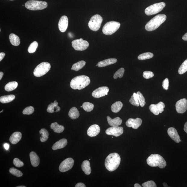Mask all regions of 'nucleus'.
I'll use <instances>...</instances> for the list:
<instances>
[{
  "label": "nucleus",
  "instance_id": "obj_40",
  "mask_svg": "<svg viewBox=\"0 0 187 187\" xmlns=\"http://www.w3.org/2000/svg\"><path fill=\"white\" fill-rule=\"evenodd\" d=\"M9 171L11 174L17 177H21L23 175V173L21 172L14 168H11L9 169Z\"/></svg>",
  "mask_w": 187,
  "mask_h": 187
},
{
  "label": "nucleus",
  "instance_id": "obj_13",
  "mask_svg": "<svg viewBox=\"0 0 187 187\" xmlns=\"http://www.w3.org/2000/svg\"><path fill=\"white\" fill-rule=\"evenodd\" d=\"M177 113L183 114L187 109V100L186 99H181L178 101L175 105Z\"/></svg>",
  "mask_w": 187,
  "mask_h": 187
},
{
  "label": "nucleus",
  "instance_id": "obj_55",
  "mask_svg": "<svg viewBox=\"0 0 187 187\" xmlns=\"http://www.w3.org/2000/svg\"><path fill=\"white\" fill-rule=\"evenodd\" d=\"M134 186L135 187H141V186L140 184L136 183L135 184Z\"/></svg>",
  "mask_w": 187,
  "mask_h": 187
},
{
  "label": "nucleus",
  "instance_id": "obj_1",
  "mask_svg": "<svg viewBox=\"0 0 187 187\" xmlns=\"http://www.w3.org/2000/svg\"><path fill=\"white\" fill-rule=\"evenodd\" d=\"M120 162L121 157L118 153H111L106 159L105 166L109 171L113 172L117 169Z\"/></svg>",
  "mask_w": 187,
  "mask_h": 187
},
{
  "label": "nucleus",
  "instance_id": "obj_16",
  "mask_svg": "<svg viewBox=\"0 0 187 187\" xmlns=\"http://www.w3.org/2000/svg\"><path fill=\"white\" fill-rule=\"evenodd\" d=\"M68 25V18L66 16H63L60 18L58 23V27L60 31L62 32H65L66 31Z\"/></svg>",
  "mask_w": 187,
  "mask_h": 187
},
{
  "label": "nucleus",
  "instance_id": "obj_2",
  "mask_svg": "<svg viewBox=\"0 0 187 187\" xmlns=\"http://www.w3.org/2000/svg\"><path fill=\"white\" fill-rule=\"evenodd\" d=\"M90 82V79L88 77L85 75L79 76L72 79L70 86L74 90H81L89 85Z\"/></svg>",
  "mask_w": 187,
  "mask_h": 187
},
{
  "label": "nucleus",
  "instance_id": "obj_44",
  "mask_svg": "<svg viewBox=\"0 0 187 187\" xmlns=\"http://www.w3.org/2000/svg\"><path fill=\"white\" fill-rule=\"evenodd\" d=\"M13 163L14 165L17 167H22L24 165V163L17 158L14 159Z\"/></svg>",
  "mask_w": 187,
  "mask_h": 187
},
{
  "label": "nucleus",
  "instance_id": "obj_57",
  "mask_svg": "<svg viewBox=\"0 0 187 187\" xmlns=\"http://www.w3.org/2000/svg\"><path fill=\"white\" fill-rule=\"evenodd\" d=\"M17 187H26L25 186H17Z\"/></svg>",
  "mask_w": 187,
  "mask_h": 187
},
{
  "label": "nucleus",
  "instance_id": "obj_22",
  "mask_svg": "<svg viewBox=\"0 0 187 187\" xmlns=\"http://www.w3.org/2000/svg\"><path fill=\"white\" fill-rule=\"evenodd\" d=\"M67 144V140L65 139H62L57 141L53 145L52 149L53 150L62 149L64 148Z\"/></svg>",
  "mask_w": 187,
  "mask_h": 187
},
{
  "label": "nucleus",
  "instance_id": "obj_43",
  "mask_svg": "<svg viewBox=\"0 0 187 187\" xmlns=\"http://www.w3.org/2000/svg\"><path fill=\"white\" fill-rule=\"evenodd\" d=\"M34 109L33 107L30 106L27 107L23 111V114L25 115H30L33 113Z\"/></svg>",
  "mask_w": 187,
  "mask_h": 187
},
{
  "label": "nucleus",
  "instance_id": "obj_42",
  "mask_svg": "<svg viewBox=\"0 0 187 187\" xmlns=\"http://www.w3.org/2000/svg\"><path fill=\"white\" fill-rule=\"evenodd\" d=\"M149 109L152 113L155 115H158L160 113L156 104H151L149 106Z\"/></svg>",
  "mask_w": 187,
  "mask_h": 187
},
{
  "label": "nucleus",
  "instance_id": "obj_3",
  "mask_svg": "<svg viewBox=\"0 0 187 187\" xmlns=\"http://www.w3.org/2000/svg\"><path fill=\"white\" fill-rule=\"evenodd\" d=\"M166 18V16L163 14L155 16L147 23L145 29L148 31H154L165 21Z\"/></svg>",
  "mask_w": 187,
  "mask_h": 187
},
{
  "label": "nucleus",
  "instance_id": "obj_9",
  "mask_svg": "<svg viewBox=\"0 0 187 187\" xmlns=\"http://www.w3.org/2000/svg\"><path fill=\"white\" fill-rule=\"evenodd\" d=\"M165 6L166 4L163 2L154 4L145 9V13L148 16L155 14L162 11Z\"/></svg>",
  "mask_w": 187,
  "mask_h": 187
},
{
  "label": "nucleus",
  "instance_id": "obj_6",
  "mask_svg": "<svg viewBox=\"0 0 187 187\" xmlns=\"http://www.w3.org/2000/svg\"><path fill=\"white\" fill-rule=\"evenodd\" d=\"M120 23L111 21L107 22L103 28V33L106 35H111L115 33L120 27Z\"/></svg>",
  "mask_w": 187,
  "mask_h": 187
},
{
  "label": "nucleus",
  "instance_id": "obj_33",
  "mask_svg": "<svg viewBox=\"0 0 187 187\" xmlns=\"http://www.w3.org/2000/svg\"><path fill=\"white\" fill-rule=\"evenodd\" d=\"M39 132L40 134L41 135V137L40 138L41 141L43 142L47 141V140L48 139L49 135L47 130L45 128H42L40 131Z\"/></svg>",
  "mask_w": 187,
  "mask_h": 187
},
{
  "label": "nucleus",
  "instance_id": "obj_45",
  "mask_svg": "<svg viewBox=\"0 0 187 187\" xmlns=\"http://www.w3.org/2000/svg\"><path fill=\"white\" fill-rule=\"evenodd\" d=\"M144 187H156V185L155 182L152 181H150L144 182L142 184Z\"/></svg>",
  "mask_w": 187,
  "mask_h": 187
},
{
  "label": "nucleus",
  "instance_id": "obj_23",
  "mask_svg": "<svg viewBox=\"0 0 187 187\" xmlns=\"http://www.w3.org/2000/svg\"><path fill=\"white\" fill-rule=\"evenodd\" d=\"M107 120L109 125L111 127H115L120 125L122 123V120L119 117H116L113 119H111L109 116L107 117Z\"/></svg>",
  "mask_w": 187,
  "mask_h": 187
},
{
  "label": "nucleus",
  "instance_id": "obj_54",
  "mask_svg": "<svg viewBox=\"0 0 187 187\" xmlns=\"http://www.w3.org/2000/svg\"><path fill=\"white\" fill-rule=\"evenodd\" d=\"M4 73L3 72H0V80H1L3 76Z\"/></svg>",
  "mask_w": 187,
  "mask_h": 187
},
{
  "label": "nucleus",
  "instance_id": "obj_50",
  "mask_svg": "<svg viewBox=\"0 0 187 187\" xmlns=\"http://www.w3.org/2000/svg\"><path fill=\"white\" fill-rule=\"evenodd\" d=\"M5 55V53L4 52H1L0 53V61L1 62V61L3 59Z\"/></svg>",
  "mask_w": 187,
  "mask_h": 187
},
{
  "label": "nucleus",
  "instance_id": "obj_5",
  "mask_svg": "<svg viewBox=\"0 0 187 187\" xmlns=\"http://www.w3.org/2000/svg\"><path fill=\"white\" fill-rule=\"evenodd\" d=\"M48 6L46 2L31 0L28 1L25 4V8L31 11L41 10Z\"/></svg>",
  "mask_w": 187,
  "mask_h": 187
},
{
  "label": "nucleus",
  "instance_id": "obj_56",
  "mask_svg": "<svg viewBox=\"0 0 187 187\" xmlns=\"http://www.w3.org/2000/svg\"><path fill=\"white\" fill-rule=\"evenodd\" d=\"M163 186L164 187H168L167 185V184L166 183H163Z\"/></svg>",
  "mask_w": 187,
  "mask_h": 187
},
{
  "label": "nucleus",
  "instance_id": "obj_38",
  "mask_svg": "<svg viewBox=\"0 0 187 187\" xmlns=\"http://www.w3.org/2000/svg\"><path fill=\"white\" fill-rule=\"evenodd\" d=\"M129 102L133 106H140L139 103L137 99V94L135 93H134L132 96Z\"/></svg>",
  "mask_w": 187,
  "mask_h": 187
},
{
  "label": "nucleus",
  "instance_id": "obj_26",
  "mask_svg": "<svg viewBox=\"0 0 187 187\" xmlns=\"http://www.w3.org/2000/svg\"><path fill=\"white\" fill-rule=\"evenodd\" d=\"M9 40L12 45L17 46L20 43V39L19 37L15 34L11 33L9 36Z\"/></svg>",
  "mask_w": 187,
  "mask_h": 187
},
{
  "label": "nucleus",
  "instance_id": "obj_30",
  "mask_svg": "<svg viewBox=\"0 0 187 187\" xmlns=\"http://www.w3.org/2000/svg\"><path fill=\"white\" fill-rule=\"evenodd\" d=\"M123 106L122 103L121 102H116L112 105L111 107L112 111L114 113H118L122 108Z\"/></svg>",
  "mask_w": 187,
  "mask_h": 187
},
{
  "label": "nucleus",
  "instance_id": "obj_51",
  "mask_svg": "<svg viewBox=\"0 0 187 187\" xmlns=\"http://www.w3.org/2000/svg\"><path fill=\"white\" fill-rule=\"evenodd\" d=\"M182 39L183 40L185 41H187V33L185 34L183 37H182Z\"/></svg>",
  "mask_w": 187,
  "mask_h": 187
},
{
  "label": "nucleus",
  "instance_id": "obj_46",
  "mask_svg": "<svg viewBox=\"0 0 187 187\" xmlns=\"http://www.w3.org/2000/svg\"><path fill=\"white\" fill-rule=\"evenodd\" d=\"M154 75V74L153 72L151 71H146L143 72V77L144 78L146 79H148L152 78Z\"/></svg>",
  "mask_w": 187,
  "mask_h": 187
},
{
  "label": "nucleus",
  "instance_id": "obj_36",
  "mask_svg": "<svg viewBox=\"0 0 187 187\" xmlns=\"http://www.w3.org/2000/svg\"><path fill=\"white\" fill-rule=\"evenodd\" d=\"M82 107L84 110L86 112H90L93 109L94 105L90 102H85L83 104Z\"/></svg>",
  "mask_w": 187,
  "mask_h": 187
},
{
  "label": "nucleus",
  "instance_id": "obj_19",
  "mask_svg": "<svg viewBox=\"0 0 187 187\" xmlns=\"http://www.w3.org/2000/svg\"><path fill=\"white\" fill-rule=\"evenodd\" d=\"M30 157L32 165L34 167L38 166L40 160L34 151L31 152L30 154Z\"/></svg>",
  "mask_w": 187,
  "mask_h": 187
},
{
  "label": "nucleus",
  "instance_id": "obj_47",
  "mask_svg": "<svg viewBox=\"0 0 187 187\" xmlns=\"http://www.w3.org/2000/svg\"><path fill=\"white\" fill-rule=\"evenodd\" d=\"M156 105L157 106L160 113H162L163 111H164V108L165 107L164 103L162 102H160Z\"/></svg>",
  "mask_w": 187,
  "mask_h": 187
},
{
  "label": "nucleus",
  "instance_id": "obj_28",
  "mask_svg": "<svg viewBox=\"0 0 187 187\" xmlns=\"http://www.w3.org/2000/svg\"><path fill=\"white\" fill-rule=\"evenodd\" d=\"M68 115L70 118L74 120L78 118L80 114L78 109L76 107H74L70 110Z\"/></svg>",
  "mask_w": 187,
  "mask_h": 187
},
{
  "label": "nucleus",
  "instance_id": "obj_8",
  "mask_svg": "<svg viewBox=\"0 0 187 187\" xmlns=\"http://www.w3.org/2000/svg\"><path fill=\"white\" fill-rule=\"evenodd\" d=\"M103 21L102 16L99 14L94 15L88 23L90 29L94 31H97L100 29Z\"/></svg>",
  "mask_w": 187,
  "mask_h": 187
},
{
  "label": "nucleus",
  "instance_id": "obj_29",
  "mask_svg": "<svg viewBox=\"0 0 187 187\" xmlns=\"http://www.w3.org/2000/svg\"><path fill=\"white\" fill-rule=\"evenodd\" d=\"M15 98V96L14 95L3 96L0 97V102L2 103H7L12 101Z\"/></svg>",
  "mask_w": 187,
  "mask_h": 187
},
{
  "label": "nucleus",
  "instance_id": "obj_37",
  "mask_svg": "<svg viewBox=\"0 0 187 187\" xmlns=\"http://www.w3.org/2000/svg\"><path fill=\"white\" fill-rule=\"evenodd\" d=\"M187 71V59L182 63L178 70L179 74H182L185 73Z\"/></svg>",
  "mask_w": 187,
  "mask_h": 187
},
{
  "label": "nucleus",
  "instance_id": "obj_10",
  "mask_svg": "<svg viewBox=\"0 0 187 187\" xmlns=\"http://www.w3.org/2000/svg\"><path fill=\"white\" fill-rule=\"evenodd\" d=\"M89 46L87 41L83 39H76L72 42V46L74 50L77 51H84L87 49Z\"/></svg>",
  "mask_w": 187,
  "mask_h": 187
},
{
  "label": "nucleus",
  "instance_id": "obj_61",
  "mask_svg": "<svg viewBox=\"0 0 187 187\" xmlns=\"http://www.w3.org/2000/svg\"><path fill=\"white\" fill-rule=\"evenodd\" d=\"M82 107V106H81V107Z\"/></svg>",
  "mask_w": 187,
  "mask_h": 187
},
{
  "label": "nucleus",
  "instance_id": "obj_27",
  "mask_svg": "<svg viewBox=\"0 0 187 187\" xmlns=\"http://www.w3.org/2000/svg\"><path fill=\"white\" fill-rule=\"evenodd\" d=\"M50 127L54 132L56 133H59V134L63 132L65 129L64 126L59 125L56 122L51 124Z\"/></svg>",
  "mask_w": 187,
  "mask_h": 187
},
{
  "label": "nucleus",
  "instance_id": "obj_17",
  "mask_svg": "<svg viewBox=\"0 0 187 187\" xmlns=\"http://www.w3.org/2000/svg\"><path fill=\"white\" fill-rule=\"evenodd\" d=\"M168 134L171 138L177 143L180 142V138L177 132V130L174 128L171 127L168 128Z\"/></svg>",
  "mask_w": 187,
  "mask_h": 187
},
{
  "label": "nucleus",
  "instance_id": "obj_59",
  "mask_svg": "<svg viewBox=\"0 0 187 187\" xmlns=\"http://www.w3.org/2000/svg\"><path fill=\"white\" fill-rule=\"evenodd\" d=\"M180 142H182V141L181 140H180Z\"/></svg>",
  "mask_w": 187,
  "mask_h": 187
},
{
  "label": "nucleus",
  "instance_id": "obj_21",
  "mask_svg": "<svg viewBox=\"0 0 187 187\" xmlns=\"http://www.w3.org/2000/svg\"><path fill=\"white\" fill-rule=\"evenodd\" d=\"M60 107L58 106V103L55 100L54 103H51L49 105L47 109V111L49 113H53L60 111Z\"/></svg>",
  "mask_w": 187,
  "mask_h": 187
},
{
  "label": "nucleus",
  "instance_id": "obj_60",
  "mask_svg": "<svg viewBox=\"0 0 187 187\" xmlns=\"http://www.w3.org/2000/svg\"><path fill=\"white\" fill-rule=\"evenodd\" d=\"M10 1H13V0H10Z\"/></svg>",
  "mask_w": 187,
  "mask_h": 187
},
{
  "label": "nucleus",
  "instance_id": "obj_41",
  "mask_svg": "<svg viewBox=\"0 0 187 187\" xmlns=\"http://www.w3.org/2000/svg\"><path fill=\"white\" fill-rule=\"evenodd\" d=\"M125 72V69L121 68L117 71L114 74L113 78L114 79H116L118 78H121L123 76Z\"/></svg>",
  "mask_w": 187,
  "mask_h": 187
},
{
  "label": "nucleus",
  "instance_id": "obj_11",
  "mask_svg": "<svg viewBox=\"0 0 187 187\" xmlns=\"http://www.w3.org/2000/svg\"><path fill=\"white\" fill-rule=\"evenodd\" d=\"M74 161L71 158H67L60 163L59 167V171L65 172L68 171L73 166Z\"/></svg>",
  "mask_w": 187,
  "mask_h": 187
},
{
  "label": "nucleus",
  "instance_id": "obj_52",
  "mask_svg": "<svg viewBox=\"0 0 187 187\" xmlns=\"http://www.w3.org/2000/svg\"><path fill=\"white\" fill-rule=\"evenodd\" d=\"M4 147L6 150H8L9 149V146L8 144H4Z\"/></svg>",
  "mask_w": 187,
  "mask_h": 187
},
{
  "label": "nucleus",
  "instance_id": "obj_7",
  "mask_svg": "<svg viewBox=\"0 0 187 187\" xmlns=\"http://www.w3.org/2000/svg\"><path fill=\"white\" fill-rule=\"evenodd\" d=\"M51 65L48 62H43L37 65L34 70L33 74L35 76L40 77L45 74L49 71Z\"/></svg>",
  "mask_w": 187,
  "mask_h": 187
},
{
  "label": "nucleus",
  "instance_id": "obj_20",
  "mask_svg": "<svg viewBox=\"0 0 187 187\" xmlns=\"http://www.w3.org/2000/svg\"><path fill=\"white\" fill-rule=\"evenodd\" d=\"M22 137V135L20 132H15L11 135L9 138V141L11 144H16L20 141Z\"/></svg>",
  "mask_w": 187,
  "mask_h": 187
},
{
  "label": "nucleus",
  "instance_id": "obj_31",
  "mask_svg": "<svg viewBox=\"0 0 187 187\" xmlns=\"http://www.w3.org/2000/svg\"><path fill=\"white\" fill-rule=\"evenodd\" d=\"M18 85L17 82H10L6 84L5 87V89L8 92H10L15 90L17 87Z\"/></svg>",
  "mask_w": 187,
  "mask_h": 187
},
{
  "label": "nucleus",
  "instance_id": "obj_4",
  "mask_svg": "<svg viewBox=\"0 0 187 187\" xmlns=\"http://www.w3.org/2000/svg\"><path fill=\"white\" fill-rule=\"evenodd\" d=\"M147 164L152 167L163 168L166 166V163L162 156L158 154H151L147 160Z\"/></svg>",
  "mask_w": 187,
  "mask_h": 187
},
{
  "label": "nucleus",
  "instance_id": "obj_39",
  "mask_svg": "<svg viewBox=\"0 0 187 187\" xmlns=\"http://www.w3.org/2000/svg\"><path fill=\"white\" fill-rule=\"evenodd\" d=\"M38 44L36 41H34L30 44L28 49V52L29 53H33L36 52V49L38 47Z\"/></svg>",
  "mask_w": 187,
  "mask_h": 187
},
{
  "label": "nucleus",
  "instance_id": "obj_53",
  "mask_svg": "<svg viewBox=\"0 0 187 187\" xmlns=\"http://www.w3.org/2000/svg\"><path fill=\"white\" fill-rule=\"evenodd\" d=\"M184 129L185 132H186L187 134V122L185 124Z\"/></svg>",
  "mask_w": 187,
  "mask_h": 187
},
{
  "label": "nucleus",
  "instance_id": "obj_15",
  "mask_svg": "<svg viewBox=\"0 0 187 187\" xmlns=\"http://www.w3.org/2000/svg\"><path fill=\"white\" fill-rule=\"evenodd\" d=\"M142 120L141 119L130 118L126 122V125L128 127H132L134 129H137L141 125Z\"/></svg>",
  "mask_w": 187,
  "mask_h": 187
},
{
  "label": "nucleus",
  "instance_id": "obj_35",
  "mask_svg": "<svg viewBox=\"0 0 187 187\" xmlns=\"http://www.w3.org/2000/svg\"><path fill=\"white\" fill-rule=\"evenodd\" d=\"M136 94L137 99L139 103L140 106L142 107H144L146 104L144 97L142 94L140 92H138Z\"/></svg>",
  "mask_w": 187,
  "mask_h": 187
},
{
  "label": "nucleus",
  "instance_id": "obj_32",
  "mask_svg": "<svg viewBox=\"0 0 187 187\" xmlns=\"http://www.w3.org/2000/svg\"><path fill=\"white\" fill-rule=\"evenodd\" d=\"M86 65V62L81 60L74 64L72 67L71 69L74 71H78Z\"/></svg>",
  "mask_w": 187,
  "mask_h": 187
},
{
  "label": "nucleus",
  "instance_id": "obj_48",
  "mask_svg": "<svg viewBox=\"0 0 187 187\" xmlns=\"http://www.w3.org/2000/svg\"><path fill=\"white\" fill-rule=\"evenodd\" d=\"M162 86L163 88L165 90H167L169 88V80L166 78L163 82Z\"/></svg>",
  "mask_w": 187,
  "mask_h": 187
},
{
  "label": "nucleus",
  "instance_id": "obj_58",
  "mask_svg": "<svg viewBox=\"0 0 187 187\" xmlns=\"http://www.w3.org/2000/svg\"><path fill=\"white\" fill-rule=\"evenodd\" d=\"M3 110L1 112V113H2V112H3Z\"/></svg>",
  "mask_w": 187,
  "mask_h": 187
},
{
  "label": "nucleus",
  "instance_id": "obj_25",
  "mask_svg": "<svg viewBox=\"0 0 187 187\" xmlns=\"http://www.w3.org/2000/svg\"><path fill=\"white\" fill-rule=\"evenodd\" d=\"M81 167L83 171L86 175H89L90 174L91 169L89 161L84 160L82 163Z\"/></svg>",
  "mask_w": 187,
  "mask_h": 187
},
{
  "label": "nucleus",
  "instance_id": "obj_49",
  "mask_svg": "<svg viewBox=\"0 0 187 187\" xmlns=\"http://www.w3.org/2000/svg\"><path fill=\"white\" fill-rule=\"evenodd\" d=\"M76 187H86L85 185L83 183H79L77 184L76 186Z\"/></svg>",
  "mask_w": 187,
  "mask_h": 187
},
{
  "label": "nucleus",
  "instance_id": "obj_24",
  "mask_svg": "<svg viewBox=\"0 0 187 187\" xmlns=\"http://www.w3.org/2000/svg\"><path fill=\"white\" fill-rule=\"evenodd\" d=\"M117 62V60L116 58H110L99 62L98 63L97 65L99 67H105L107 65L115 64Z\"/></svg>",
  "mask_w": 187,
  "mask_h": 187
},
{
  "label": "nucleus",
  "instance_id": "obj_18",
  "mask_svg": "<svg viewBox=\"0 0 187 187\" xmlns=\"http://www.w3.org/2000/svg\"><path fill=\"white\" fill-rule=\"evenodd\" d=\"M100 128L99 125H94L90 126L87 130V135L90 137L96 136L99 134Z\"/></svg>",
  "mask_w": 187,
  "mask_h": 187
},
{
  "label": "nucleus",
  "instance_id": "obj_14",
  "mask_svg": "<svg viewBox=\"0 0 187 187\" xmlns=\"http://www.w3.org/2000/svg\"><path fill=\"white\" fill-rule=\"evenodd\" d=\"M109 88L106 86H103L97 89L92 93V95L93 97L99 98L107 95L109 92Z\"/></svg>",
  "mask_w": 187,
  "mask_h": 187
},
{
  "label": "nucleus",
  "instance_id": "obj_12",
  "mask_svg": "<svg viewBox=\"0 0 187 187\" xmlns=\"http://www.w3.org/2000/svg\"><path fill=\"white\" fill-rule=\"evenodd\" d=\"M106 132L107 135L117 137L123 134V128L122 127H119V126L112 127L107 128Z\"/></svg>",
  "mask_w": 187,
  "mask_h": 187
},
{
  "label": "nucleus",
  "instance_id": "obj_34",
  "mask_svg": "<svg viewBox=\"0 0 187 187\" xmlns=\"http://www.w3.org/2000/svg\"><path fill=\"white\" fill-rule=\"evenodd\" d=\"M154 57L153 54L151 52H146L141 54L138 56V58L139 60H145L151 59Z\"/></svg>",
  "mask_w": 187,
  "mask_h": 187
}]
</instances>
